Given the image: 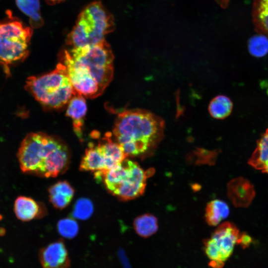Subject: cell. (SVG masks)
Listing matches in <instances>:
<instances>
[{
  "label": "cell",
  "instance_id": "obj_13",
  "mask_svg": "<svg viewBox=\"0 0 268 268\" xmlns=\"http://www.w3.org/2000/svg\"><path fill=\"white\" fill-rule=\"evenodd\" d=\"M86 112L87 106L84 97L76 93L68 103L66 115L71 119L73 131L79 138H81L82 136V129Z\"/></svg>",
  "mask_w": 268,
  "mask_h": 268
},
{
  "label": "cell",
  "instance_id": "obj_25",
  "mask_svg": "<svg viewBox=\"0 0 268 268\" xmlns=\"http://www.w3.org/2000/svg\"><path fill=\"white\" fill-rule=\"evenodd\" d=\"M74 191L72 186L67 181H59L48 189L49 195L57 194L72 199Z\"/></svg>",
  "mask_w": 268,
  "mask_h": 268
},
{
  "label": "cell",
  "instance_id": "obj_7",
  "mask_svg": "<svg viewBox=\"0 0 268 268\" xmlns=\"http://www.w3.org/2000/svg\"><path fill=\"white\" fill-rule=\"evenodd\" d=\"M32 33L17 20L0 22V61L10 64L27 56Z\"/></svg>",
  "mask_w": 268,
  "mask_h": 268
},
{
  "label": "cell",
  "instance_id": "obj_2",
  "mask_svg": "<svg viewBox=\"0 0 268 268\" xmlns=\"http://www.w3.org/2000/svg\"><path fill=\"white\" fill-rule=\"evenodd\" d=\"M164 129L159 116L145 110H127L118 115L113 134L127 157H135L153 152L162 140Z\"/></svg>",
  "mask_w": 268,
  "mask_h": 268
},
{
  "label": "cell",
  "instance_id": "obj_3",
  "mask_svg": "<svg viewBox=\"0 0 268 268\" xmlns=\"http://www.w3.org/2000/svg\"><path fill=\"white\" fill-rule=\"evenodd\" d=\"M114 27L111 14L100 1H94L80 13L67 43L72 48L93 46L105 40Z\"/></svg>",
  "mask_w": 268,
  "mask_h": 268
},
{
  "label": "cell",
  "instance_id": "obj_29",
  "mask_svg": "<svg viewBox=\"0 0 268 268\" xmlns=\"http://www.w3.org/2000/svg\"><path fill=\"white\" fill-rule=\"evenodd\" d=\"M49 0L54 2H58L63 1V0Z\"/></svg>",
  "mask_w": 268,
  "mask_h": 268
},
{
  "label": "cell",
  "instance_id": "obj_5",
  "mask_svg": "<svg viewBox=\"0 0 268 268\" xmlns=\"http://www.w3.org/2000/svg\"><path fill=\"white\" fill-rule=\"evenodd\" d=\"M25 87L40 103L51 109L63 107L77 93L61 63L48 73L28 77Z\"/></svg>",
  "mask_w": 268,
  "mask_h": 268
},
{
  "label": "cell",
  "instance_id": "obj_22",
  "mask_svg": "<svg viewBox=\"0 0 268 268\" xmlns=\"http://www.w3.org/2000/svg\"><path fill=\"white\" fill-rule=\"evenodd\" d=\"M94 211V205L90 200L87 198H80L74 203L71 212V216L79 220L89 218Z\"/></svg>",
  "mask_w": 268,
  "mask_h": 268
},
{
  "label": "cell",
  "instance_id": "obj_10",
  "mask_svg": "<svg viewBox=\"0 0 268 268\" xmlns=\"http://www.w3.org/2000/svg\"><path fill=\"white\" fill-rule=\"evenodd\" d=\"M227 194L235 207L250 205L255 196L254 186L247 179L239 177L230 180L227 185Z\"/></svg>",
  "mask_w": 268,
  "mask_h": 268
},
{
  "label": "cell",
  "instance_id": "obj_8",
  "mask_svg": "<svg viewBox=\"0 0 268 268\" xmlns=\"http://www.w3.org/2000/svg\"><path fill=\"white\" fill-rule=\"evenodd\" d=\"M240 235L233 223L220 224L210 238L203 240L205 253L210 262L224 264L232 255L235 244H238Z\"/></svg>",
  "mask_w": 268,
  "mask_h": 268
},
{
  "label": "cell",
  "instance_id": "obj_16",
  "mask_svg": "<svg viewBox=\"0 0 268 268\" xmlns=\"http://www.w3.org/2000/svg\"><path fill=\"white\" fill-rule=\"evenodd\" d=\"M229 212V207L225 202L220 200H214L206 204L205 219L209 225L215 226L226 218Z\"/></svg>",
  "mask_w": 268,
  "mask_h": 268
},
{
  "label": "cell",
  "instance_id": "obj_9",
  "mask_svg": "<svg viewBox=\"0 0 268 268\" xmlns=\"http://www.w3.org/2000/svg\"><path fill=\"white\" fill-rule=\"evenodd\" d=\"M39 259L43 268H68L70 264L68 251L62 239L42 248Z\"/></svg>",
  "mask_w": 268,
  "mask_h": 268
},
{
  "label": "cell",
  "instance_id": "obj_4",
  "mask_svg": "<svg viewBox=\"0 0 268 268\" xmlns=\"http://www.w3.org/2000/svg\"><path fill=\"white\" fill-rule=\"evenodd\" d=\"M65 145L59 139L43 133L29 134L17 154L21 171L46 177L53 159Z\"/></svg>",
  "mask_w": 268,
  "mask_h": 268
},
{
  "label": "cell",
  "instance_id": "obj_19",
  "mask_svg": "<svg viewBox=\"0 0 268 268\" xmlns=\"http://www.w3.org/2000/svg\"><path fill=\"white\" fill-rule=\"evenodd\" d=\"M16 3L20 10L29 17L32 28H39L43 25L39 0H16Z\"/></svg>",
  "mask_w": 268,
  "mask_h": 268
},
{
  "label": "cell",
  "instance_id": "obj_6",
  "mask_svg": "<svg viewBox=\"0 0 268 268\" xmlns=\"http://www.w3.org/2000/svg\"><path fill=\"white\" fill-rule=\"evenodd\" d=\"M154 172L152 169L145 171L137 162L125 159L107 170L102 181L111 194L122 201H129L143 194L146 180Z\"/></svg>",
  "mask_w": 268,
  "mask_h": 268
},
{
  "label": "cell",
  "instance_id": "obj_11",
  "mask_svg": "<svg viewBox=\"0 0 268 268\" xmlns=\"http://www.w3.org/2000/svg\"><path fill=\"white\" fill-rule=\"evenodd\" d=\"M13 208L16 217L22 221L40 218L46 212L43 204L31 198L23 196L16 199Z\"/></svg>",
  "mask_w": 268,
  "mask_h": 268
},
{
  "label": "cell",
  "instance_id": "obj_20",
  "mask_svg": "<svg viewBox=\"0 0 268 268\" xmlns=\"http://www.w3.org/2000/svg\"><path fill=\"white\" fill-rule=\"evenodd\" d=\"M233 108L232 102L228 97L219 95L210 102L208 110L210 116L215 119H224L231 114Z\"/></svg>",
  "mask_w": 268,
  "mask_h": 268
},
{
  "label": "cell",
  "instance_id": "obj_1",
  "mask_svg": "<svg viewBox=\"0 0 268 268\" xmlns=\"http://www.w3.org/2000/svg\"><path fill=\"white\" fill-rule=\"evenodd\" d=\"M61 57L74 89L84 97L99 96L112 79L114 55L105 40L91 46L65 50Z\"/></svg>",
  "mask_w": 268,
  "mask_h": 268
},
{
  "label": "cell",
  "instance_id": "obj_18",
  "mask_svg": "<svg viewBox=\"0 0 268 268\" xmlns=\"http://www.w3.org/2000/svg\"><path fill=\"white\" fill-rule=\"evenodd\" d=\"M134 227L135 232L140 236L147 238L155 234L158 230L157 218L152 214L145 213L135 218Z\"/></svg>",
  "mask_w": 268,
  "mask_h": 268
},
{
  "label": "cell",
  "instance_id": "obj_15",
  "mask_svg": "<svg viewBox=\"0 0 268 268\" xmlns=\"http://www.w3.org/2000/svg\"><path fill=\"white\" fill-rule=\"evenodd\" d=\"M252 15L255 31L268 38V0H254Z\"/></svg>",
  "mask_w": 268,
  "mask_h": 268
},
{
  "label": "cell",
  "instance_id": "obj_14",
  "mask_svg": "<svg viewBox=\"0 0 268 268\" xmlns=\"http://www.w3.org/2000/svg\"><path fill=\"white\" fill-rule=\"evenodd\" d=\"M80 171L97 172L106 170L105 158L97 145L90 143L79 166Z\"/></svg>",
  "mask_w": 268,
  "mask_h": 268
},
{
  "label": "cell",
  "instance_id": "obj_28",
  "mask_svg": "<svg viewBox=\"0 0 268 268\" xmlns=\"http://www.w3.org/2000/svg\"><path fill=\"white\" fill-rule=\"evenodd\" d=\"M262 172L268 174V163L265 166Z\"/></svg>",
  "mask_w": 268,
  "mask_h": 268
},
{
  "label": "cell",
  "instance_id": "obj_24",
  "mask_svg": "<svg viewBox=\"0 0 268 268\" xmlns=\"http://www.w3.org/2000/svg\"><path fill=\"white\" fill-rule=\"evenodd\" d=\"M57 228L59 233L67 239L74 238L79 231L78 224L72 218L60 219L57 223Z\"/></svg>",
  "mask_w": 268,
  "mask_h": 268
},
{
  "label": "cell",
  "instance_id": "obj_26",
  "mask_svg": "<svg viewBox=\"0 0 268 268\" xmlns=\"http://www.w3.org/2000/svg\"><path fill=\"white\" fill-rule=\"evenodd\" d=\"M251 242V237L247 234H241L238 244L242 246H248Z\"/></svg>",
  "mask_w": 268,
  "mask_h": 268
},
{
  "label": "cell",
  "instance_id": "obj_12",
  "mask_svg": "<svg viewBox=\"0 0 268 268\" xmlns=\"http://www.w3.org/2000/svg\"><path fill=\"white\" fill-rule=\"evenodd\" d=\"M108 133L97 146L105 158V168L111 169L120 164L127 157L121 145L113 141Z\"/></svg>",
  "mask_w": 268,
  "mask_h": 268
},
{
  "label": "cell",
  "instance_id": "obj_21",
  "mask_svg": "<svg viewBox=\"0 0 268 268\" xmlns=\"http://www.w3.org/2000/svg\"><path fill=\"white\" fill-rule=\"evenodd\" d=\"M248 49L253 56L260 58L266 56L268 53V38L259 33L253 36L248 40Z\"/></svg>",
  "mask_w": 268,
  "mask_h": 268
},
{
  "label": "cell",
  "instance_id": "obj_17",
  "mask_svg": "<svg viewBox=\"0 0 268 268\" xmlns=\"http://www.w3.org/2000/svg\"><path fill=\"white\" fill-rule=\"evenodd\" d=\"M248 163L255 169L261 171L268 163V127L258 140L257 146Z\"/></svg>",
  "mask_w": 268,
  "mask_h": 268
},
{
  "label": "cell",
  "instance_id": "obj_23",
  "mask_svg": "<svg viewBox=\"0 0 268 268\" xmlns=\"http://www.w3.org/2000/svg\"><path fill=\"white\" fill-rule=\"evenodd\" d=\"M218 152L207 150L202 148H198L193 153L188 155L187 159L196 164L213 165L216 159Z\"/></svg>",
  "mask_w": 268,
  "mask_h": 268
},
{
  "label": "cell",
  "instance_id": "obj_27",
  "mask_svg": "<svg viewBox=\"0 0 268 268\" xmlns=\"http://www.w3.org/2000/svg\"><path fill=\"white\" fill-rule=\"evenodd\" d=\"M229 0H215V1L223 8H225L228 6Z\"/></svg>",
  "mask_w": 268,
  "mask_h": 268
}]
</instances>
